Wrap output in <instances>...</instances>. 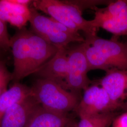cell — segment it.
<instances>
[{
  "mask_svg": "<svg viewBox=\"0 0 127 127\" xmlns=\"http://www.w3.org/2000/svg\"><path fill=\"white\" fill-rule=\"evenodd\" d=\"M40 105L30 94L14 104L4 114L0 127H26L33 113Z\"/></svg>",
  "mask_w": 127,
  "mask_h": 127,
  "instance_id": "10",
  "label": "cell"
},
{
  "mask_svg": "<svg viewBox=\"0 0 127 127\" xmlns=\"http://www.w3.org/2000/svg\"><path fill=\"white\" fill-rule=\"evenodd\" d=\"M83 35L85 41L83 44L89 71L127 69V42H120L116 37L105 39L97 34Z\"/></svg>",
  "mask_w": 127,
  "mask_h": 127,
  "instance_id": "2",
  "label": "cell"
},
{
  "mask_svg": "<svg viewBox=\"0 0 127 127\" xmlns=\"http://www.w3.org/2000/svg\"><path fill=\"white\" fill-rule=\"evenodd\" d=\"M116 111L106 91L97 83L90 85L84 91L74 110L79 117L115 113Z\"/></svg>",
  "mask_w": 127,
  "mask_h": 127,
  "instance_id": "7",
  "label": "cell"
},
{
  "mask_svg": "<svg viewBox=\"0 0 127 127\" xmlns=\"http://www.w3.org/2000/svg\"><path fill=\"white\" fill-rule=\"evenodd\" d=\"M77 123H76V122H75L74 119H73L65 127H77Z\"/></svg>",
  "mask_w": 127,
  "mask_h": 127,
  "instance_id": "18",
  "label": "cell"
},
{
  "mask_svg": "<svg viewBox=\"0 0 127 127\" xmlns=\"http://www.w3.org/2000/svg\"><path fill=\"white\" fill-rule=\"evenodd\" d=\"M10 48V39L6 23L0 19V50H7Z\"/></svg>",
  "mask_w": 127,
  "mask_h": 127,
  "instance_id": "16",
  "label": "cell"
},
{
  "mask_svg": "<svg viewBox=\"0 0 127 127\" xmlns=\"http://www.w3.org/2000/svg\"><path fill=\"white\" fill-rule=\"evenodd\" d=\"M30 89L31 95L41 106L59 113L74 111L81 100L78 94L47 79H37Z\"/></svg>",
  "mask_w": 127,
  "mask_h": 127,
  "instance_id": "3",
  "label": "cell"
},
{
  "mask_svg": "<svg viewBox=\"0 0 127 127\" xmlns=\"http://www.w3.org/2000/svg\"><path fill=\"white\" fill-rule=\"evenodd\" d=\"M30 9L28 6L19 4L14 0H0V19L21 29L29 21Z\"/></svg>",
  "mask_w": 127,
  "mask_h": 127,
  "instance_id": "11",
  "label": "cell"
},
{
  "mask_svg": "<svg viewBox=\"0 0 127 127\" xmlns=\"http://www.w3.org/2000/svg\"><path fill=\"white\" fill-rule=\"evenodd\" d=\"M122 109L125 112L127 111V101H126V102L125 103V104L123 105Z\"/></svg>",
  "mask_w": 127,
  "mask_h": 127,
  "instance_id": "19",
  "label": "cell"
},
{
  "mask_svg": "<svg viewBox=\"0 0 127 127\" xmlns=\"http://www.w3.org/2000/svg\"><path fill=\"white\" fill-rule=\"evenodd\" d=\"M0 57H1V53H0Z\"/></svg>",
  "mask_w": 127,
  "mask_h": 127,
  "instance_id": "20",
  "label": "cell"
},
{
  "mask_svg": "<svg viewBox=\"0 0 127 127\" xmlns=\"http://www.w3.org/2000/svg\"><path fill=\"white\" fill-rule=\"evenodd\" d=\"M92 9L95 10L92 20L98 29L102 28L116 37L127 35V0L114 1L106 7Z\"/></svg>",
  "mask_w": 127,
  "mask_h": 127,
  "instance_id": "5",
  "label": "cell"
},
{
  "mask_svg": "<svg viewBox=\"0 0 127 127\" xmlns=\"http://www.w3.org/2000/svg\"><path fill=\"white\" fill-rule=\"evenodd\" d=\"M29 22L31 31L59 49L74 42L85 41L78 31L69 28L51 17L42 15L34 8H30Z\"/></svg>",
  "mask_w": 127,
  "mask_h": 127,
  "instance_id": "4",
  "label": "cell"
},
{
  "mask_svg": "<svg viewBox=\"0 0 127 127\" xmlns=\"http://www.w3.org/2000/svg\"><path fill=\"white\" fill-rule=\"evenodd\" d=\"M83 43L68 48V74L65 89L77 94L85 90L92 83L88 76L89 66Z\"/></svg>",
  "mask_w": 127,
  "mask_h": 127,
  "instance_id": "6",
  "label": "cell"
},
{
  "mask_svg": "<svg viewBox=\"0 0 127 127\" xmlns=\"http://www.w3.org/2000/svg\"><path fill=\"white\" fill-rule=\"evenodd\" d=\"M10 47L13 56L14 83L37 72L59 50L24 27L10 39Z\"/></svg>",
  "mask_w": 127,
  "mask_h": 127,
  "instance_id": "1",
  "label": "cell"
},
{
  "mask_svg": "<svg viewBox=\"0 0 127 127\" xmlns=\"http://www.w3.org/2000/svg\"><path fill=\"white\" fill-rule=\"evenodd\" d=\"M30 94V87L20 82H14L0 96V122L5 113L11 106Z\"/></svg>",
  "mask_w": 127,
  "mask_h": 127,
  "instance_id": "13",
  "label": "cell"
},
{
  "mask_svg": "<svg viewBox=\"0 0 127 127\" xmlns=\"http://www.w3.org/2000/svg\"><path fill=\"white\" fill-rule=\"evenodd\" d=\"M115 117V113L81 117L77 127H109Z\"/></svg>",
  "mask_w": 127,
  "mask_h": 127,
  "instance_id": "14",
  "label": "cell"
},
{
  "mask_svg": "<svg viewBox=\"0 0 127 127\" xmlns=\"http://www.w3.org/2000/svg\"><path fill=\"white\" fill-rule=\"evenodd\" d=\"M112 125V127H127V111L116 117Z\"/></svg>",
  "mask_w": 127,
  "mask_h": 127,
  "instance_id": "17",
  "label": "cell"
},
{
  "mask_svg": "<svg viewBox=\"0 0 127 127\" xmlns=\"http://www.w3.org/2000/svg\"><path fill=\"white\" fill-rule=\"evenodd\" d=\"M12 81V73H10L5 62L0 60V96L8 90L7 87Z\"/></svg>",
  "mask_w": 127,
  "mask_h": 127,
  "instance_id": "15",
  "label": "cell"
},
{
  "mask_svg": "<svg viewBox=\"0 0 127 127\" xmlns=\"http://www.w3.org/2000/svg\"><path fill=\"white\" fill-rule=\"evenodd\" d=\"M73 120L69 114L57 113L40 104L33 113L26 127H65Z\"/></svg>",
  "mask_w": 127,
  "mask_h": 127,
  "instance_id": "12",
  "label": "cell"
},
{
  "mask_svg": "<svg viewBox=\"0 0 127 127\" xmlns=\"http://www.w3.org/2000/svg\"><path fill=\"white\" fill-rule=\"evenodd\" d=\"M97 84L106 91L117 110L127 101V69L112 68L105 71Z\"/></svg>",
  "mask_w": 127,
  "mask_h": 127,
  "instance_id": "8",
  "label": "cell"
},
{
  "mask_svg": "<svg viewBox=\"0 0 127 127\" xmlns=\"http://www.w3.org/2000/svg\"><path fill=\"white\" fill-rule=\"evenodd\" d=\"M68 47L58 50L51 59L34 74L55 82L65 89L68 71Z\"/></svg>",
  "mask_w": 127,
  "mask_h": 127,
  "instance_id": "9",
  "label": "cell"
}]
</instances>
